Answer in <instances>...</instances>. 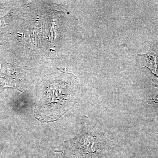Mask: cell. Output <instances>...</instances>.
Returning a JSON list of instances; mask_svg holds the SVG:
<instances>
[{
  "instance_id": "cell-1",
  "label": "cell",
  "mask_w": 158,
  "mask_h": 158,
  "mask_svg": "<svg viewBox=\"0 0 158 158\" xmlns=\"http://www.w3.org/2000/svg\"><path fill=\"white\" fill-rule=\"evenodd\" d=\"M79 92V84L73 75L46 78L38 89L35 117L46 122L57 120L74 106Z\"/></svg>"
},
{
  "instance_id": "cell-2",
  "label": "cell",
  "mask_w": 158,
  "mask_h": 158,
  "mask_svg": "<svg viewBox=\"0 0 158 158\" xmlns=\"http://www.w3.org/2000/svg\"><path fill=\"white\" fill-rule=\"evenodd\" d=\"M112 145L101 128L92 123L73 139L62 143L60 148L76 158H104Z\"/></svg>"
},
{
  "instance_id": "cell-3",
  "label": "cell",
  "mask_w": 158,
  "mask_h": 158,
  "mask_svg": "<svg viewBox=\"0 0 158 158\" xmlns=\"http://www.w3.org/2000/svg\"><path fill=\"white\" fill-rule=\"evenodd\" d=\"M153 100V101H152V102H156V103H158V98L157 99H156L155 100H154V99H152Z\"/></svg>"
}]
</instances>
